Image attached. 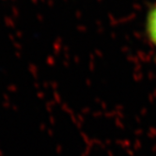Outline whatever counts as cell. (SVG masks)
<instances>
[{
	"mask_svg": "<svg viewBox=\"0 0 156 156\" xmlns=\"http://www.w3.org/2000/svg\"><path fill=\"white\" fill-rule=\"evenodd\" d=\"M145 33L148 41L156 48V3L148 10L145 19Z\"/></svg>",
	"mask_w": 156,
	"mask_h": 156,
	"instance_id": "obj_1",
	"label": "cell"
}]
</instances>
